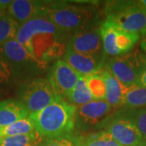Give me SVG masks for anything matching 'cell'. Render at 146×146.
I'll list each match as a JSON object with an SVG mask.
<instances>
[{
    "label": "cell",
    "mask_w": 146,
    "mask_h": 146,
    "mask_svg": "<svg viewBox=\"0 0 146 146\" xmlns=\"http://www.w3.org/2000/svg\"><path fill=\"white\" fill-rule=\"evenodd\" d=\"M65 34L47 16H37L19 26L15 39L43 63L45 54L58 42H63Z\"/></svg>",
    "instance_id": "cell-1"
},
{
    "label": "cell",
    "mask_w": 146,
    "mask_h": 146,
    "mask_svg": "<svg viewBox=\"0 0 146 146\" xmlns=\"http://www.w3.org/2000/svg\"><path fill=\"white\" fill-rule=\"evenodd\" d=\"M77 106L62 98L35 114L29 115L35 130L43 139L72 135Z\"/></svg>",
    "instance_id": "cell-2"
},
{
    "label": "cell",
    "mask_w": 146,
    "mask_h": 146,
    "mask_svg": "<svg viewBox=\"0 0 146 146\" xmlns=\"http://www.w3.org/2000/svg\"><path fill=\"white\" fill-rule=\"evenodd\" d=\"M0 54L10 68L11 76L20 84L37 78L46 64L37 61L16 39L0 46Z\"/></svg>",
    "instance_id": "cell-3"
},
{
    "label": "cell",
    "mask_w": 146,
    "mask_h": 146,
    "mask_svg": "<svg viewBox=\"0 0 146 146\" xmlns=\"http://www.w3.org/2000/svg\"><path fill=\"white\" fill-rule=\"evenodd\" d=\"M105 21L115 27L146 36V10L138 1L108 2L105 8Z\"/></svg>",
    "instance_id": "cell-4"
},
{
    "label": "cell",
    "mask_w": 146,
    "mask_h": 146,
    "mask_svg": "<svg viewBox=\"0 0 146 146\" xmlns=\"http://www.w3.org/2000/svg\"><path fill=\"white\" fill-rule=\"evenodd\" d=\"M94 14V9L89 7L65 2H48L46 16L65 33L74 34L87 28Z\"/></svg>",
    "instance_id": "cell-5"
},
{
    "label": "cell",
    "mask_w": 146,
    "mask_h": 146,
    "mask_svg": "<svg viewBox=\"0 0 146 146\" xmlns=\"http://www.w3.org/2000/svg\"><path fill=\"white\" fill-rule=\"evenodd\" d=\"M17 100L25 105L29 115L35 114L60 98L54 91L49 80L37 77L19 84Z\"/></svg>",
    "instance_id": "cell-6"
},
{
    "label": "cell",
    "mask_w": 146,
    "mask_h": 146,
    "mask_svg": "<svg viewBox=\"0 0 146 146\" xmlns=\"http://www.w3.org/2000/svg\"><path fill=\"white\" fill-rule=\"evenodd\" d=\"M104 68L127 88L138 84L141 74L146 68V54L131 50L125 54L110 57Z\"/></svg>",
    "instance_id": "cell-7"
},
{
    "label": "cell",
    "mask_w": 146,
    "mask_h": 146,
    "mask_svg": "<svg viewBox=\"0 0 146 146\" xmlns=\"http://www.w3.org/2000/svg\"><path fill=\"white\" fill-rule=\"evenodd\" d=\"M113 107L106 101H92L78 106L75 116V130L79 133L106 128Z\"/></svg>",
    "instance_id": "cell-8"
},
{
    "label": "cell",
    "mask_w": 146,
    "mask_h": 146,
    "mask_svg": "<svg viewBox=\"0 0 146 146\" xmlns=\"http://www.w3.org/2000/svg\"><path fill=\"white\" fill-rule=\"evenodd\" d=\"M67 49L102 59H106L107 56L103 50L100 27L95 29L85 28L75 33L68 41Z\"/></svg>",
    "instance_id": "cell-9"
},
{
    "label": "cell",
    "mask_w": 146,
    "mask_h": 146,
    "mask_svg": "<svg viewBox=\"0 0 146 146\" xmlns=\"http://www.w3.org/2000/svg\"><path fill=\"white\" fill-rule=\"evenodd\" d=\"M82 77L63 59H58L52 65L48 74V80L58 97L66 100L68 94Z\"/></svg>",
    "instance_id": "cell-10"
},
{
    "label": "cell",
    "mask_w": 146,
    "mask_h": 146,
    "mask_svg": "<svg viewBox=\"0 0 146 146\" xmlns=\"http://www.w3.org/2000/svg\"><path fill=\"white\" fill-rule=\"evenodd\" d=\"M106 130L122 146H141L145 142L141 132L131 122L111 116Z\"/></svg>",
    "instance_id": "cell-11"
},
{
    "label": "cell",
    "mask_w": 146,
    "mask_h": 146,
    "mask_svg": "<svg viewBox=\"0 0 146 146\" xmlns=\"http://www.w3.org/2000/svg\"><path fill=\"white\" fill-rule=\"evenodd\" d=\"M48 2L15 0L7 9V13L20 25L37 16H46Z\"/></svg>",
    "instance_id": "cell-12"
},
{
    "label": "cell",
    "mask_w": 146,
    "mask_h": 146,
    "mask_svg": "<svg viewBox=\"0 0 146 146\" xmlns=\"http://www.w3.org/2000/svg\"><path fill=\"white\" fill-rule=\"evenodd\" d=\"M63 60L82 76H86L104 68L106 59L98 58L67 49Z\"/></svg>",
    "instance_id": "cell-13"
},
{
    "label": "cell",
    "mask_w": 146,
    "mask_h": 146,
    "mask_svg": "<svg viewBox=\"0 0 146 146\" xmlns=\"http://www.w3.org/2000/svg\"><path fill=\"white\" fill-rule=\"evenodd\" d=\"M29 116V112L19 100L0 101V127H3Z\"/></svg>",
    "instance_id": "cell-14"
},
{
    "label": "cell",
    "mask_w": 146,
    "mask_h": 146,
    "mask_svg": "<svg viewBox=\"0 0 146 146\" xmlns=\"http://www.w3.org/2000/svg\"><path fill=\"white\" fill-rule=\"evenodd\" d=\"M102 73L106 84V102L109 103L113 109L116 107H122L127 87L123 85L105 68H103Z\"/></svg>",
    "instance_id": "cell-15"
},
{
    "label": "cell",
    "mask_w": 146,
    "mask_h": 146,
    "mask_svg": "<svg viewBox=\"0 0 146 146\" xmlns=\"http://www.w3.org/2000/svg\"><path fill=\"white\" fill-rule=\"evenodd\" d=\"M75 138L78 146H122L105 129L87 136H75Z\"/></svg>",
    "instance_id": "cell-16"
},
{
    "label": "cell",
    "mask_w": 146,
    "mask_h": 146,
    "mask_svg": "<svg viewBox=\"0 0 146 146\" xmlns=\"http://www.w3.org/2000/svg\"><path fill=\"white\" fill-rule=\"evenodd\" d=\"M122 106L123 109L146 108V88L139 84L126 88Z\"/></svg>",
    "instance_id": "cell-17"
},
{
    "label": "cell",
    "mask_w": 146,
    "mask_h": 146,
    "mask_svg": "<svg viewBox=\"0 0 146 146\" xmlns=\"http://www.w3.org/2000/svg\"><path fill=\"white\" fill-rule=\"evenodd\" d=\"M100 35L105 54L110 57L120 55L116 46V27L105 21L100 26Z\"/></svg>",
    "instance_id": "cell-18"
},
{
    "label": "cell",
    "mask_w": 146,
    "mask_h": 146,
    "mask_svg": "<svg viewBox=\"0 0 146 146\" xmlns=\"http://www.w3.org/2000/svg\"><path fill=\"white\" fill-rule=\"evenodd\" d=\"M113 116L131 122L146 141V108L122 109L115 113Z\"/></svg>",
    "instance_id": "cell-19"
},
{
    "label": "cell",
    "mask_w": 146,
    "mask_h": 146,
    "mask_svg": "<svg viewBox=\"0 0 146 146\" xmlns=\"http://www.w3.org/2000/svg\"><path fill=\"white\" fill-rule=\"evenodd\" d=\"M102 72L103 68L84 76L94 101H106V84Z\"/></svg>",
    "instance_id": "cell-20"
},
{
    "label": "cell",
    "mask_w": 146,
    "mask_h": 146,
    "mask_svg": "<svg viewBox=\"0 0 146 146\" xmlns=\"http://www.w3.org/2000/svg\"><path fill=\"white\" fill-rule=\"evenodd\" d=\"M35 126L29 116L27 118L13 123L10 125L0 127V138L7 137V136H17V135H25L35 132Z\"/></svg>",
    "instance_id": "cell-21"
},
{
    "label": "cell",
    "mask_w": 146,
    "mask_h": 146,
    "mask_svg": "<svg viewBox=\"0 0 146 146\" xmlns=\"http://www.w3.org/2000/svg\"><path fill=\"white\" fill-rule=\"evenodd\" d=\"M19 26L7 11H0V46L16 38Z\"/></svg>",
    "instance_id": "cell-22"
},
{
    "label": "cell",
    "mask_w": 146,
    "mask_h": 146,
    "mask_svg": "<svg viewBox=\"0 0 146 146\" xmlns=\"http://www.w3.org/2000/svg\"><path fill=\"white\" fill-rule=\"evenodd\" d=\"M66 100L71 104L74 105L77 107L94 101L92 94L88 89L87 84L84 76L79 80L75 88L68 94Z\"/></svg>",
    "instance_id": "cell-23"
},
{
    "label": "cell",
    "mask_w": 146,
    "mask_h": 146,
    "mask_svg": "<svg viewBox=\"0 0 146 146\" xmlns=\"http://www.w3.org/2000/svg\"><path fill=\"white\" fill-rule=\"evenodd\" d=\"M44 139L35 131L29 134L0 138V146H40Z\"/></svg>",
    "instance_id": "cell-24"
},
{
    "label": "cell",
    "mask_w": 146,
    "mask_h": 146,
    "mask_svg": "<svg viewBox=\"0 0 146 146\" xmlns=\"http://www.w3.org/2000/svg\"><path fill=\"white\" fill-rule=\"evenodd\" d=\"M140 39V34L130 33L116 27V46L120 55L130 52Z\"/></svg>",
    "instance_id": "cell-25"
},
{
    "label": "cell",
    "mask_w": 146,
    "mask_h": 146,
    "mask_svg": "<svg viewBox=\"0 0 146 146\" xmlns=\"http://www.w3.org/2000/svg\"><path fill=\"white\" fill-rule=\"evenodd\" d=\"M40 146H77L73 135L60 136L56 138L44 139Z\"/></svg>",
    "instance_id": "cell-26"
},
{
    "label": "cell",
    "mask_w": 146,
    "mask_h": 146,
    "mask_svg": "<svg viewBox=\"0 0 146 146\" xmlns=\"http://www.w3.org/2000/svg\"><path fill=\"white\" fill-rule=\"evenodd\" d=\"M12 78L10 68L7 63H6L5 59L0 54V84H5L9 83Z\"/></svg>",
    "instance_id": "cell-27"
},
{
    "label": "cell",
    "mask_w": 146,
    "mask_h": 146,
    "mask_svg": "<svg viewBox=\"0 0 146 146\" xmlns=\"http://www.w3.org/2000/svg\"><path fill=\"white\" fill-rule=\"evenodd\" d=\"M12 2L11 0H0V11H7Z\"/></svg>",
    "instance_id": "cell-28"
},
{
    "label": "cell",
    "mask_w": 146,
    "mask_h": 146,
    "mask_svg": "<svg viewBox=\"0 0 146 146\" xmlns=\"http://www.w3.org/2000/svg\"><path fill=\"white\" fill-rule=\"evenodd\" d=\"M138 84L146 88V68L143 70V72L141 74V76L139 78Z\"/></svg>",
    "instance_id": "cell-29"
},
{
    "label": "cell",
    "mask_w": 146,
    "mask_h": 146,
    "mask_svg": "<svg viewBox=\"0 0 146 146\" xmlns=\"http://www.w3.org/2000/svg\"><path fill=\"white\" fill-rule=\"evenodd\" d=\"M141 49L143 50V51L145 52V54H146V36L145 37H144V39H143V41L141 42Z\"/></svg>",
    "instance_id": "cell-30"
},
{
    "label": "cell",
    "mask_w": 146,
    "mask_h": 146,
    "mask_svg": "<svg viewBox=\"0 0 146 146\" xmlns=\"http://www.w3.org/2000/svg\"><path fill=\"white\" fill-rule=\"evenodd\" d=\"M138 3H140V5H141L143 8H145L146 10V0H141V1H138Z\"/></svg>",
    "instance_id": "cell-31"
},
{
    "label": "cell",
    "mask_w": 146,
    "mask_h": 146,
    "mask_svg": "<svg viewBox=\"0 0 146 146\" xmlns=\"http://www.w3.org/2000/svg\"><path fill=\"white\" fill-rule=\"evenodd\" d=\"M141 146H146V141L145 142H144V143H143V145H142Z\"/></svg>",
    "instance_id": "cell-32"
},
{
    "label": "cell",
    "mask_w": 146,
    "mask_h": 146,
    "mask_svg": "<svg viewBox=\"0 0 146 146\" xmlns=\"http://www.w3.org/2000/svg\"><path fill=\"white\" fill-rule=\"evenodd\" d=\"M0 96H1V90H0Z\"/></svg>",
    "instance_id": "cell-33"
},
{
    "label": "cell",
    "mask_w": 146,
    "mask_h": 146,
    "mask_svg": "<svg viewBox=\"0 0 146 146\" xmlns=\"http://www.w3.org/2000/svg\"><path fill=\"white\" fill-rule=\"evenodd\" d=\"M77 146H78V145H77Z\"/></svg>",
    "instance_id": "cell-34"
}]
</instances>
